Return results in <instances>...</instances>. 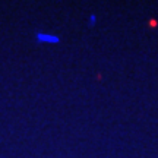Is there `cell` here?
<instances>
[{
	"mask_svg": "<svg viewBox=\"0 0 158 158\" xmlns=\"http://www.w3.org/2000/svg\"><path fill=\"white\" fill-rule=\"evenodd\" d=\"M37 40H38V43H54V44H57L60 41V38L57 35H48V34H43V32L37 34Z\"/></svg>",
	"mask_w": 158,
	"mask_h": 158,
	"instance_id": "obj_1",
	"label": "cell"
},
{
	"mask_svg": "<svg viewBox=\"0 0 158 158\" xmlns=\"http://www.w3.org/2000/svg\"><path fill=\"white\" fill-rule=\"evenodd\" d=\"M91 19H89V22H91V25H94L95 23V15H91Z\"/></svg>",
	"mask_w": 158,
	"mask_h": 158,
	"instance_id": "obj_2",
	"label": "cell"
}]
</instances>
